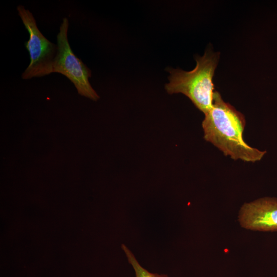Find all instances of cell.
<instances>
[{"label":"cell","instance_id":"6da1fadb","mask_svg":"<svg viewBox=\"0 0 277 277\" xmlns=\"http://www.w3.org/2000/svg\"><path fill=\"white\" fill-rule=\"evenodd\" d=\"M204 139L217 147L225 155L234 160L255 162L266 153L248 145L243 133L246 125L244 115L214 91L211 109L202 122Z\"/></svg>","mask_w":277,"mask_h":277},{"label":"cell","instance_id":"5b68a950","mask_svg":"<svg viewBox=\"0 0 277 277\" xmlns=\"http://www.w3.org/2000/svg\"><path fill=\"white\" fill-rule=\"evenodd\" d=\"M239 221L247 229L277 231V198L264 197L245 203L239 211Z\"/></svg>","mask_w":277,"mask_h":277},{"label":"cell","instance_id":"8992f818","mask_svg":"<svg viewBox=\"0 0 277 277\" xmlns=\"http://www.w3.org/2000/svg\"><path fill=\"white\" fill-rule=\"evenodd\" d=\"M122 247L125 251L129 263L132 265L135 273V277H168L166 274H158L149 272L138 263L132 253L124 245Z\"/></svg>","mask_w":277,"mask_h":277},{"label":"cell","instance_id":"277c9868","mask_svg":"<svg viewBox=\"0 0 277 277\" xmlns=\"http://www.w3.org/2000/svg\"><path fill=\"white\" fill-rule=\"evenodd\" d=\"M68 19L64 17L56 37L58 51L53 62V73L64 75L73 84L79 94L96 101L100 96L89 80L91 71L72 50L68 39Z\"/></svg>","mask_w":277,"mask_h":277},{"label":"cell","instance_id":"3957f363","mask_svg":"<svg viewBox=\"0 0 277 277\" xmlns=\"http://www.w3.org/2000/svg\"><path fill=\"white\" fill-rule=\"evenodd\" d=\"M16 9L29 34L25 43L30 55V63L22 74L23 80L39 77L53 73V62L58 51L57 44L49 41L38 28L32 13L23 5Z\"/></svg>","mask_w":277,"mask_h":277},{"label":"cell","instance_id":"7a4b0ae2","mask_svg":"<svg viewBox=\"0 0 277 277\" xmlns=\"http://www.w3.org/2000/svg\"><path fill=\"white\" fill-rule=\"evenodd\" d=\"M219 53L208 49L202 56H196V66L191 71L167 68L169 83L165 88L169 94L181 93L206 114L212 108L214 93L213 77Z\"/></svg>","mask_w":277,"mask_h":277}]
</instances>
